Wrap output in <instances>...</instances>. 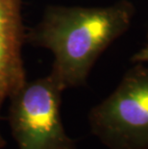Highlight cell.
Returning <instances> with one entry per match:
<instances>
[{"instance_id": "6da1fadb", "label": "cell", "mask_w": 148, "mask_h": 149, "mask_svg": "<svg viewBox=\"0 0 148 149\" xmlns=\"http://www.w3.org/2000/svg\"><path fill=\"white\" fill-rule=\"evenodd\" d=\"M135 7L120 0L107 7L47 6L42 19L26 29L25 43L50 50V71L65 88L86 85L97 59L131 26Z\"/></svg>"}, {"instance_id": "7a4b0ae2", "label": "cell", "mask_w": 148, "mask_h": 149, "mask_svg": "<svg viewBox=\"0 0 148 149\" xmlns=\"http://www.w3.org/2000/svg\"><path fill=\"white\" fill-rule=\"evenodd\" d=\"M64 91L49 73L26 81L9 99L8 121L17 149H77L63 124Z\"/></svg>"}, {"instance_id": "3957f363", "label": "cell", "mask_w": 148, "mask_h": 149, "mask_svg": "<svg viewBox=\"0 0 148 149\" xmlns=\"http://www.w3.org/2000/svg\"><path fill=\"white\" fill-rule=\"evenodd\" d=\"M91 133L108 149H148V66L138 63L89 113Z\"/></svg>"}, {"instance_id": "277c9868", "label": "cell", "mask_w": 148, "mask_h": 149, "mask_svg": "<svg viewBox=\"0 0 148 149\" xmlns=\"http://www.w3.org/2000/svg\"><path fill=\"white\" fill-rule=\"evenodd\" d=\"M22 5L23 0H0V121L4 103L27 81L22 57L26 34ZM6 144L0 127V149Z\"/></svg>"}, {"instance_id": "5b68a950", "label": "cell", "mask_w": 148, "mask_h": 149, "mask_svg": "<svg viewBox=\"0 0 148 149\" xmlns=\"http://www.w3.org/2000/svg\"><path fill=\"white\" fill-rule=\"evenodd\" d=\"M132 62L138 63H138H147L148 64V39L146 45L132 57Z\"/></svg>"}]
</instances>
